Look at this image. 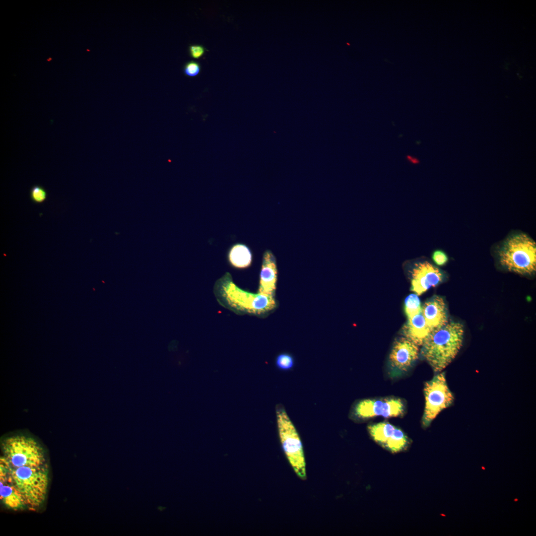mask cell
I'll use <instances>...</instances> for the list:
<instances>
[{"mask_svg":"<svg viewBox=\"0 0 536 536\" xmlns=\"http://www.w3.org/2000/svg\"><path fill=\"white\" fill-rule=\"evenodd\" d=\"M0 447V466L22 495L27 509L38 508L45 500L49 482L44 448L33 437L23 433L5 437Z\"/></svg>","mask_w":536,"mask_h":536,"instance_id":"1","label":"cell"},{"mask_svg":"<svg viewBox=\"0 0 536 536\" xmlns=\"http://www.w3.org/2000/svg\"><path fill=\"white\" fill-rule=\"evenodd\" d=\"M464 330L458 322H447L431 332L420 354L435 372L443 370L456 357L463 341Z\"/></svg>","mask_w":536,"mask_h":536,"instance_id":"2","label":"cell"},{"mask_svg":"<svg viewBox=\"0 0 536 536\" xmlns=\"http://www.w3.org/2000/svg\"><path fill=\"white\" fill-rule=\"evenodd\" d=\"M216 287L222 299L239 311L259 315L266 313L276 307L274 296L242 290L234 283L228 272L218 280Z\"/></svg>","mask_w":536,"mask_h":536,"instance_id":"3","label":"cell"},{"mask_svg":"<svg viewBox=\"0 0 536 536\" xmlns=\"http://www.w3.org/2000/svg\"><path fill=\"white\" fill-rule=\"evenodd\" d=\"M501 265L510 271L525 274L536 270V244L524 234L513 235L503 243L499 251Z\"/></svg>","mask_w":536,"mask_h":536,"instance_id":"4","label":"cell"},{"mask_svg":"<svg viewBox=\"0 0 536 536\" xmlns=\"http://www.w3.org/2000/svg\"><path fill=\"white\" fill-rule=\"evenodd\" d=\"M276 417L279 439L286 457L298 476L305 479V461L299 435L281 405L276 407Z\"/></svg>","mask_w":536,"mask_h":536,"instance_id":"5","label":"cell"},{"mask_svg":"<svg viewBox=\"0 0 536 536\" xmlns=\"http://www.w3.org/2000/svg\"><path fill=\"white\" fill-rule=\"evenodd\" d=\"M424 394L425 402L422 425L427 428L441 411L452 404L454 397L448 388L444 372L425 383Z\"/></svg>","mask_w":536,"mask_h":536,"instance_id":"6","label":"cell"},{"mask_svg":"<svg viewBox=\"0 0 536 536\" xmlns=\"http://www.w3.org/2000/svg\"><path fill=\"white\" fill-rule=\"evenodd\" d=\"M402 401L398 398L364 399L355 403L351 415L356 419H365L377 416L393 417L402 416L404 412Z\"/></svg>","mask_w":536,"mask_h":536,"instance_id":"7","label":"cell"},{"mask_svg":"<svg viewBox=\"0 0 536 536\" xmlns=\"http://www.w3.org/2000/svg\"><path fill=\"white\" fill-rule=\"evenodd\" d=\"M419 354V346L405 337L398 338L389 356L390 375L398 377L407 372L418 359Z\"/></svg>","mask_w":536,"mask_h":536,"instance_id":"8","label":"cell"},{"mask_svg":"<svg viewBox=\"0 0 536 536\" xmlns=\"http://www.w3.org/2000/svg\"><path fill=\"white\" fill-rule=\"evenodd\" d=\"M410 290L417 295H421L431 287H435L442 282L443 272L437 267L427 261L413 262L408 269Z\"/></svg>","mask_w":536,"mask_h":536,"instance_id":"9","label":"cell"},{"mask_svg":"<svg viewBox=\"0 0 536 536\" xmlns=\"http://www.w3.org/2000/svg\"><path fill=\"white\" fill-rule=\"evenodd\" d=\"M368 430L375 441L393 453L405 449L409 443L404 432L389 422L369 425Z\"/></svg>","mask_w":536,"mask_h":536,"instance_id":"10","label":"cell"},{"mask_svg":"<svg viewBox=\"0 0 536 536\" xmlns=\"http://www.w3.org/2000/svg\"><path fill=\"white\" fill-rule=\"evenodd\" d=\"M277 280V268L275 257L270 250H266L263 256L258 293L274 296Z\"/></svg>","mask_w":536,"mask_h":536,"instance_id":"11","label":"cell"},{"mask_svg":"<svg viewBox=\"0 0 536 536\" xmlns=\"http://www.w3.org/2000/svg\"><path fill=\"white\" fill-rule=\"evenodd\" d=\"M421 314L432 332L448 322L446 305L439 296H434L421 306Z\"/></svg>","mask_w":536,"mask_h":536,"instance_id":"12","label":"cell"},{"mask_svg":"<svg viewBox=\"0 0 536 536\" xmlns=\"http://www.w3.org/2000/svg\"><path fill=\"white\" fill-rule=\"evenodd\" d=\"M0 496L1 502L8 509L13 510L27 509L22 495L15 487L4 469L1 466Z\"/></svg>","mask_w":536,"mask_h":536,"instance_id":"13","label":"cell"},{"mask_svg":"<svg viewBox=\"0 0 536 536\" xmlns=\"http://www.w3.org/2000/svg\"><path fill=\"white\" fill-rule=\"evenodd\" d=\"M432 331L421 314L407 319L402 328L404 336L418 346H422Z\"/></svg>","mask_w":536,"mask_h":536,"instance_id":"14","label":"cell"},{"mask_svg":"<svg viewBox=\"0 0 536 536\" xmlns=\"http://www.w3.org/2000/svg\"><path fill=\"white\" fill-rule=\"evenodd\" d=\"M227 258L231 266L236 268L243 269L251 265L253 254L247 245L238 243L233 244L230 248L227 253Z\"/></svg>","mask_w":536,"mask_h":536,"instance_id":"15","label":"cell"},{"mask_svg":"<svg viewBox=\"0 0 536 536\" xmlns=\"http://www.w3.org/2000/svg\"><path fill=\"white\" fill-rule=\"evenodd\" d=\"M404 310L407 319L421 313V305L418 295L411 294L406 297L404 303Z\"/></svg>","mask_w":536,"mask_h":536,"instance_id":"16","label":"cell"},{"mask_svg":"<svg viewBox=\"0 0 536 536\" xmlns=\"http://www.w3.org/2000/svg\"><path fill=\"white\" fill-rule=\"evenodd\" d=\"M275 365L280 370H290L294 366V357L288 353H280L275 358Z\"/></svg>","mask_w":536,"mask_h":536,"instance_id":"17","label":"cell"},{"mask_svg":"<svg viewBox=\"0 0 536 536\" xmlns=\"http://www.w3.org/2000/svg\"><path fill=\"white\" fill-rule=\"evenodd\" d=\"M48 197L47 191L39 185L33 186L30 190V198L35 203L40 204L44 202Z\"/></svg>","mask_w":536,"mask_h":536,"instance_id":"18","label":"cell"},{"mask_svg":"<svg viewBox=\"0 0 536 536\" xmlns=\"http://www.w3.org/2000/svg\"><path fill=\"white\" fill-rule=\"evenodd\" d=\"M201 71V65L197 62L191 61L186 63L183 71L185 75L189 76H196Z\"/></svg>","mask_w":536,"mask_h":536,"instance_id":"19","label":"cell"},{"mask_svg":"<svg viewBox=\"0 0 536 536\" xmlns=\"http://www.w3.org/2000/svg\"><path fill=\"white\" fill-rule=\"evenodd\" d=\"M432 259L434 263L438 266H443L448 261L447 254L441 250L434 251L432 254Z\"/></svg>","mask_w":536,"mask_h":536,"instance_id":"20","label":"cell"},{"mask_svg":"<svg viewBox=\"0 0 536 536\" xmlns=\"http://www.w3.org/2000/svg\"><path fill=\"white\" fill-rule=\"evenodd\" d=\"M205 51V48L200 45H193L189 47L190 56L195 59L201 58L204 54Z\"/></svg>","mask_w":536,"mask_h":536,"instance_id":"21","label":"cell"},{"mask_svg":"<svg viewBox=\"0 0 536 536\" xmlns=\"http://www.w3.org/2000/svg\"><path fill=\"white\" fill-rule=\"evenodd\" d=\"M407 159H408V161L413 164H417L418 163H419V160L417 158L411 157V156H407Z\"/></svg>","mask_w":536,"mask_h":536,"instance_id":"22","label":"cell"}]
</instances>
